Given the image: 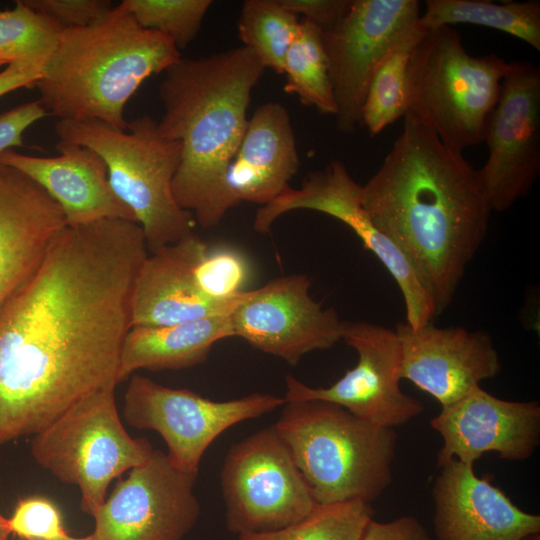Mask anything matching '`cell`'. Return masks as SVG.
Listing matches in <instances>:
<instances>
[{"instance_id":"1","label":"cell","mask_w":540,"mask_h":540,"mask_svg":"<svg viewBox=\"0 0 540 540\" xmlns=\"http://www.w3.org/2000/svg\"><path fill=\"white\" fill-rule=\"evenodd\" d=\"M148 254L134 221L62 230L0 312V445L36 434L87 395L117 386L133 285Z\"/></svg>"},{"instance_id":"2","label":"cell","mask_w":540,"mask_h":540,"mask_svg":"<svg viewBox=\"0 0 540 540\" xmlns=\"http://www.w3.org/2000/svg\"><path fill=\"white\" fill-rule=\"evenodd\" d=\"M376 173L362 204L405 257L437 315L452 303L482 245L491 209L477 170L413 114Z\"/></svg>"},{"instance_id":"3","label":"cell","mask_w":540,"mask_h":540,"mask_svg":"<svg viewBox=\"0 0 540 540\" xmlns=\"http://www.w3.org/2000/svg\"><path fill=\"white\" fill-rule=\"evenodd\" d=\"M265 67L247 47L180 58L159 86L160 132L181 144L172 182L177 204L204 228L217 225L223 179L244 135L252 89Z\"/></svg>"},{"instance_id":"4","label":"cell","mask_w":540,"mask_h":540,"mask_svg":"<svg viewBox=\"0 0 540 540\" xmlns=\"http://www.w3.org/2000/svg\"><path fill=\"white\" fill-rule=\"evenodd\" d=\"M180 58L170 38L143 28L118 4L95 24L63 28L34 87L47 114L59 120L127 130L129 99Z\"/></svg>"},{"instance_id":"5","label":"cell","mask_w":540,"mask_h":540,"mask_svg":"<svg viewBox=\"0 0 540 540\" xmlns=\"http://www.w3.org/2000/svg\"><path fill=\"white\" fill-rule=\"evenodd\" d=\"M273 425L316 503H372L392 483L393 428L321 400L285 402Z\"/></svg>"},{"instance_id":"6","label":"cell","mask_w":540,"mask_h":540,"mask_svg":"<svg viewBox=\"0 0 540 540\" xmlns=\"http://www.w3.org/2000/svg\"><path fill=\"white\" fill-rule=\"evenodd\" d=\"M55 132L104 160L111 188L142 228L149 253L192 233L194 217L172 191L181 144L165 137L157 121L140 116L118 130L94 120H58Z\"/></svg>"},{"instance_id":"7","label":"cell","mask_w":540,"mask_h":540,"mask_svg":"<svg viewBox=\"0 0 540 540\" xmlns=\"http://www.w3.org/2000/svg\"><path fill=\"white\" fill-rule=\"evenodd\" d=\"M509 68L510 62L496 54L470 55L451 26L424 31L409 58L407 112L462 152L484 141Z\"/></svg>"},{"instance_id":"8","label":"cell","mask_w":540,"mask_h":540,"mask_svg":"<svg viewBox=\"0 0 540 540\" xmlns=\"http://www.w3.org/2000/svg\"><path fill=\"white\" fill-rule=\"evenodd\" d=\"M115 385L79 400L33 435L31 454L58 480L74 484L81 509L93 517L110 483L144 463L154 450L145 438L125 430L115 400Z\"/></svg>"},{"instance_id":"9","label":"cell","mask_w":540,"mask_h":540,"mask_svg":"<svg viewBox=\"0 0 540 540\" xmlns=\"http://www.w3.org/2000/svg\"><path fill=\"white\" fill-rule=\"evenodd\" d=\"M220 483L226 527L237 537L286 528L316 505L274 425L229 448Z\"/></svg>"},{"instance_id":"10","label":"cell","mask_w":540,"mask_h":540,"mask_svg":"<svg viewBox=\"0 0 540 540\" xmlns=\"http://www.w3.org/2000/svg\"><path fill=\"white\" fill-rule=\"evenodd\" d=\"M285 402L284 397L267 393L215 401L135 374L124 394L123 416L136 429L160 434L170 461L185 472L198 474L204 453L219 435L237 423L272 412Z\"/></svg>"},{"instance_id":"11","label":"cell","mask_w":540,"mask_h":540,"mask_svg":"<svg viewBox=\"0 0 540 540\" xmlns=\"http://www.w3.org/2000/svg\"><path fill=\"white\" fill-rule=\"evenodd\" d=\"M416 0H352L344 16L322 29L323 46L336 103V127L352 133L370 80L396 48L423 31Z\"/></svg>"},{"instance_id":"12","label":"cell","mask_w":540,"mask_h":540,"mask_svg":"<svg viewBox=\"0 0 540 540\" xmlns=\"http://www.w3.org/2000/svg\"><path fill=\"white\" fill-rule=\"evenodd\" d=\"M342 341L356 351L357 364L326 388L310 387L288 374L286 402L334 403L387 428L404 425L424 411V405L400 387L402 351L395 330L368 321H344Z\"/></svg>"},{"instance_id":"13","label":"cell","mask_w":540,"mask_h":540,"mask_svg":"<svg viewBox=\"0 0 540 540\" xmlns=\"http://www.w3.org/2000/svg\"><path fill=\"white\" fill-rule=\"evenodd\" d=\"M488 157L477 170L491 211L503 212L525 197L540 173V69L510 61L498 101L486 123Z\"/></svg>"},{"instance_id":"14","label":"cell","mask_w":540,"mask_h":540,"mask_svg":"<svg viewBox=\"0 0 540 540\" xmlns=\"http://www.w3.org/2000/svg\"><path fill=\"white\" fill-rule=\"evenodd\" d=\"M298 209L324 213L347 225L395 280L404 299L406 323L417 329L433 322L437 314L430 298L402 253L374 224L362 204L361 185L342 162L331 161L325 168L309 173L299 188L289 186L261 206L253 228L269 233L280 216Z\"/></svg>"},{"instance_id":"15","label":"cell","mask_w":540,"mask_h":540,"mask_svg":"<svg viewBox=\"0 0 540 540\" xmlns=\"http://www.w3.org/2000/svg\"><path fill=\"white\" fill-rule=\"evenodd\" d=\"M197 476L154 449L93 515V535L97 540H181L201 513L194 493Z\"/></svg>"},{"instance_id":"16","label":"cell","mask_w":540,"mask_h":540,"mask_svg":"<svg viewBox=\"0 0 540 540\" xmlns=\"http://www.w3.org/2000/svg\"><path fill=\"white\" fill-rule=\"evenodd\" d=\"M310 287L307 275L291 274L246 290L229 314L233 337L292 366L312 351L333 347L342 341L344 321L313 299Z\"/></svg>"},{"instance_id":"17","label":"cell","mask_w":540,"mask_h":540,"mask_svg":"<svg viewBox=\"0 0 540 540\" xmlns=\"http://www.w3.org/2000/svg\"><path fill=\"white\" fill-rule=\"evenodd\" d=\"M430 425L443 439L438 466L452 458L474 465L486 452H497L504 460L524 461L539 445L540 404L503 400L476 386L442 406Z\"/></svg>"},{"instance_id":"18","label":"cell","mask_w":540,"mask_h":540,"mask_svg":"<svg viewBox=\"0 0 540 540\" xmlns=\"http://www.w3.org/2000/svg\"><path fill=\"white\" fill-rule=\"evenodd\" d=\"M401 344V378L433 396L441 406L460 399L501 370L490 334L463 327L440 328L429 322L413 329L395 327Z\"/></svg>"},{"instance_id":"19","label":"cell","mask_w":540,"mask_h":540,"mask_svg":"<svg viewBox=\"0 0 540 540\" xmlns=\"http://www.w3.org/2000/svg\"><path fill=\"white\" fill-rule=\"evenodd\" d=\"M438 467L432 487L438 540H523L540 533V516L516 506L473 465L452 458Z\"/></svg>"},{"instance_id":"20","label":"cell","mask_w":540,"mask_h":540,"mask_svg":"<svg viewBox=\"0 0 540 540\" xmlns=\"http://www.w3.org/2000/svg\"><path fill=\"white\" fill-rule=\"evenodd\" d=\"M65 227L57 203L25 174L0 162V312Z\"/></svg>"},{"instance_id":"21","label":"cell","mask_w":540,"mask_h":540,"mask_svg":"<svg viewBox=\"0 0 540 540\" xmlns=\"http://www.w3.org/2000/svg\"><path fill=\"white\" fill-rule=\"evenodd\" d=\"M56 150V156L39 157L10 149L0 153V162L39 185L60 207L68 227L111 218L136 222L112 190L106 164L96 152L63 140Z\"/></svg>"},{"instance_id":"22","label":"cell","mask_w":540,"mask_h":540,"mask_svg":"<svg viewBox=\"0 0 540 540\" xmlns=\"http://www.w3.org/2000/svg\"><path fill=\"white\" fill-rule=\"evenodd\" d=\"M207 246L192 232L148 254L133 285L132 326L174 325L233 311L244 293L238 301L222 303L209 299L198 287L194 268Z\"/></svg>"},{"instance_id":"23","label":"cell","mask_w":540,"mask_h":540,"mask_svg":"<svg viewBox=\"0 0 540 540\" xmlns=\"http://www.w3.org/2000/svg\"><path fill=\"white\" fill-rule=\"evenodd\" d=\"M300 166L287 109L271 101L250 118L223 179L221 211L242 202L264 206L287 187Z\"/></svg>"},{"instance_id":"24","label":"cell","mask_w":540,"mask_h":540,"mask_svg":"<svg viewBox=\"0 0 540 540\" xmlns=\"http://www.w3.org/2000/svg\"><path fill=\"white\" fill-rule=\"evenodd\" d=\"M233 337L229 315L167 326H132L119 356L117 383L137 370H178L203 363L212 347Z\"/></svg>"},{"instance_id":"25","label":"cell","mask_w":540,"mask_h":540,"mask_svg":"<svg viewBox=\"0 0 540 540\" xmlns=\"http://www.w3.org/2000/svg\"><path fill=\"white\" fill-rule=\"evenodd\" d=\"M454 24L492 28L540 51V1L426 0L418 26L427 31Z\"/></svg>"},{"instance_id":"26","label":"cell","mask_w":540,"mask_h":540,"mask_svg":"<svg viewBox=\"0 0 540 540\" xmlns=\"http://www.w3.org/2000/svg\"><path fill=\"white\" fill-rule=\"evenodd\" d=\"M284 90L295 94L306 106L335 116L337 108L323 46L322 28L301 19L298 33L284 61Z\"/></svg>"},{"instance_id":"27","label":"cell","mask_w":540,"mask_h":540,"mask_svg":"<svg viewBox=\"0 0 540 540\" xmlns=\"http://www.w3.org/2000/svg\"><path fill=\"white\" fill-rule=\"evenodd\" d=\"M300 21L279 0H246L238 19L239 37L265 69L283 74L285 57Z\"/></svg>"},{"instance_id":"28","label":"cell","mask_w":540,"mask_h":540,"mask_svg":"<svg viewBox=\"0 0 540 540\" xmlns=\"http://www.w3.org/2000/svg\"><path fill=\"white\" fill-rule=\"evenodd\" d=\"M422 33L391 52L370 80L361 109V124L371 136L378 135L407 112L408 63Z\"/></svg>"},{"instance_id":"29","label":"cell","mask_w":540,"mask_h":540,"mask_svg":"<svg viewBox=\"0 0 540 540\" xmlns=\"http://www.w3.org/2000/svg\"><path fill=\"white\" fill-rule=\"evenodd\" d=\"M374 510L362 500L319 504L302 520L277 531L237 540H361Z\"/></svg>"},{"instance_id":"30","label":"cell","mask_w":540,"mask_h":540,"mask_svg":"<svg viewBox=\"0 0 540 540\" xmlns=\"http://www.w3.org/2000/svg\"><path fill=\"white\" fill-rule=\"evenodd\" d=\"M63 27L26 4L0 9V59L45 62L53 51Z\"/></svg>"},{"instance_id":"31","label":"cell","mask_w":540,"mask_h":540,"mask_svg":"<svg viewBox=\"0 0 540 540\" xmlns=\"http://www.w3.org/2000/svg\"><path fill=\"white\" fill-rule=\"evenodd\" d=\"M145 29L170 38L180 50L197 35L211 0H123L120 3Z\"/></svg>"},{"instance_id":"32","label":"cell","mask_w":540,"mask_h":540,"mask_svg":"<svg viewBox=\"0 0 540 540\" xmlns=\"http://www.w3.org/2000/svg\"><path fill=\"white\" fill-rule=\"evenodd\" d=\"M194 275L198 287L209 299L230 303L246 291L251 267L246 256L229 245H208L198 259Z\"/></svg>"},{"instance_id":"33","label":"cell","mask_w":540,"mask_h":540,"mask_svg":"<svg viewBox=\"0 0 540 540\" xmlns=\"http://www.w3.org/2000/svg\"><path fill=\"white\" fill-rule=\"evenodd\" d=\"M11 533L22 540H55L69 535L61 511L43 496L20 499L8 518Z\"/></svg>"},{"instance_id":"34","label":"cell","mask_w":540,"mask_h":540,"mask_svg":"<svg viewBox=\"0 0 540 540\" xmlns=\"http://www.w3.org/2000/svg\"><path fill=\"white\" fill-rule=\"evenodd\" d=\"M63 28L85 27L102 20L113 8L108 0H24Z\"/></svg>"},{"instance_id":"35","label":"cell","mask_w":540,"mask_h":540,"mask_svg":"<svg viewBox=\"0 0 540 540\" xmlns=\"http://www.w3.org/2000/svg\"><path fill=\"white\" fill-rule=\"evenodd\" d=\"M47 115L39 100L22 104L0 114V153L23 146V134Z\"/></svg>"},{"instance_id":"36","label":"cell","mask_w":540,"mask_h":540,"mask_svg":"<svg viewBox=\"0 0 540 540\" xmlns=\"http://www.w3.org/2000/svg\"><path fill=\"white\" fill-rule=\"evenodd\" d=\"M293 14L303 16L322 29L337 23L347 12L352 0H279Z\"/></svg>"},{"instance_id":"37","label":"cell","mask_w":540,"mask_h":540,"mask_svg":"<svg viewBox=\"0 0 540 540\" xmlns=\"http://www.w3.org/2000/svg\"><path fill=\"white\" fill-rule=\"evenodd\" d=\"M361 540H430V537L417 518L402 516L389 522L372 519Z\"/></svg>"},{"instance_id":"38","label":"cell","mask_w":540,"mask_h":540,"mask_svg":"<svg viewBox=\"0 0 540 540\" xmlns=\"http://www.w3.org/2000/svg\"><path fill=\"white\" fill-rule=\"evenodd\" d=\"M44 63L39 61H13L0 71V97L23 87H34L41 77Z\"/></svg>"},{"instance_id":"39","label":"cell","mask_w":540,"mask_h":540,"mask_svg":"<svg viewBox=\"0 0 540 540\" xmlns=\"http://www.w3.org/2000/svg\"><path fill=\"white\" fill-rule=\"evenodd\" d=\"M11 530L8 524V518L3 516L0 511V540H10Z\"/></svg>"},{"instance_id":"40","label":"cell","mask_w":540,"mask_h":540,"mask_svg":"<svg viewBox=\"0 0 540 540\" xmlns=\"http://www.w3.org/2000/svg\"><path fill=\"white\" fill-rule=\"evenodd\" d=\"M55 540H97L95 536L92 534L85 536V537H72L70 535H67L66 537L55 539Z\"/></svg>"},{"instance_id":"41","label":"cell","mask_w":540,"mask_h":540,"mask_svg":"<svg viewBox=\"0 0 540 540\" xmlns=\"http://www.w3.org/2000/svg\"><path fill=\"white\" fill-rule=\"evenodd\" d=\"M523 540H540V535L539 534H533V535L527 536Z\"/></svg>"},{"instance_id":"42","label":"cell","mask_w":540,"mask_h":540,"mask_svg":"<svg viewBox=\"0 0 540 540\" xmlns=\"http://www.w3.org/2000/svg\"><path fill=\"white\" fill-rule=\"evenodd\" d=\"M7 64H9V63L6 62V61H4V60H2V59H0V67L5 66V65H7Z\"/></svg>"},{"instance_id":"43","label":"cell","mask_w":540,"mask_h":540,"mask_svg":"<svg viewBox=\"0 0 540 540\" xmlns=\"http://www.w3.org/2000/svg\"><path fill=\"white\" fill-rule=\"evenodd\" d=\"M12 540H22V539H20V538L16 537V538H14V539H12Z\"/></svg>"}]
</instances>
